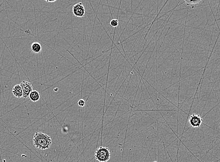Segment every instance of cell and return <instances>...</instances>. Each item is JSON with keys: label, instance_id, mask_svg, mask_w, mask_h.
<instances>
[{"label": "cell", "instance_id": "obj_1", "mask_svg": "<svg viewBox=\"0 0 220 162\" xmlns=\"http://www.w3.org/2000/svg\"><path fill=\"white\" fill-rule=\"evenodd\" d=\"M33 141L35 147L41 150L49 148L52 143L51 137L42 132L35 133Z\"/></svg>", "mask_w": 220, "mask_h": 162}, {"label": "cell", "instance_id": "obj_2", "mask_svg": "<svg viewBox=\"0 0 220 162\" xmlns=\"http://www.w3.org/2000/svg\"><path fill=\"white\" fill-rule=\"evenodd\" d=\"M111 157L110 150L107 147L101 146L97 148L95 153L96 159L99 162H107L109 161Z\"/></svg>", "mask_w": 220, "mask_h": 162}, {"label": "cell", "instance_id": "obj_3", "mask_svg": "<svg viewBox=\"0 0 220 162\" xmlns=\"http://www.w3.org/2000/svg\"><path fill=\"white\" fill-rule=\"evenodd\" d=\"M20 85L22 88L23 97L25 99L28 98L30 93L33 91V87L31 83L27 81H23Z\"/></svg>", "mask_w": 220, "mask_h": 162}, {"label": "cell", "instance_id": "obj_4", "mask_svg": "<svg viewBox=\"0 0 220 162\" xmlns=\"http://www.w3.org/2000/svg\"><path fill=\"white\" fill-rule=\"evenodd\" d=\"M72 12L74 16L82 18L85 13V9L82 3H77L73 7Z\"/></svg>", "mask_w": 220, "mask_h": 162}, {"label": "cell", "instance_id": "obj_5", "mask_svg": "<svg viewBox=\"0 0 220 162\" xmlns=\"http://www.w3.org/2000/svg\"><path fill=\"white\" fill-rule=\"evenodd\" d=\"M203 121V120L200 115L193 114L190 116L189 119V124L193 127H199Z\"/></svg>", "mask_w": 220, "mask_h": 162}, {"label": "cell", "instance_id": "obj_6", "mask_svg": "<svg viewBox=\"0 0 220 162\" xmlns=\"http://www.w3.org/2000/svg\"><path fill=\"white\" fill-rule=\"evenodd\" d=\"M12 92L14 96L16 98L19 99L23 97L22 88L21 87L20 85H15L13 88Z\"/></svg>", "mask_w": 220, "mask_h": 162}, {"label": "cell", "instance_id": "obj_7", "mask_svg": "<svg viewBox=\"0 0 220 162\" xmlns=\"http://www.w3.org/2000/svg\"><path fill=\"white\" fill-rule=\"evenodd\" d=\"M31 49L34 54H38L42 51V45L40 43L34 42L31 44Z\"/></svg>", "mask_w": 220, "mask_h": 162}, {"label": "cell", "instance_id": "obj_8", "mask_svg": "<svg viewBox=\"0 0 220 162\" xmlns=\"http://www.w3.org/2000/svg\"><path fill=\"white\" fill-rule=\"evenodd\" d=\"M29 98L30 100L33 102H37L38 100H40V95L39 92H38L37 91H32L31 93H30L29 95Z\"/></svg>", "mask_w": 220, "mask_h": 162}, {"label": "cell", "instance_id": "obj_9", "mask_svg": "<svg viewBox=\"0 0 220 162\" xmlns=\"http://www.w3.org/2000/svg\"><path fill=\"white\" fill-rule=\"evenodd\" d=\"M202 1L201 0H197V1H188V0H187V1H184V2L187 4V5L191 6L192 7V8L193 9L196 5H198Z\"/></svg>", "mask_w": 220, "mask_h": 162}, {"label": "cell", "instance_id": "obj_10", "mask_svg": "<svg viewBox=\"0 0 220 162\" xmlns=\"http://www.w3.org/2000/svg\"><path fill=\"white\" fill-rule=\"evenodd\" d=\"M110 25L113 27H116L119 25V21L116 19H113L110 22Z\"/></svg>", "mask_w": 220, "mask_h": 162}, {"label": "cell", "instance_id": "obj_11", "mask_svg": "<svg viewBox=\"0 0 220 162\" xmlns=\"http://www.w3.org/2000/svg\"><path fill=\"white\" fill-rule=\"evenodd\" d=\"M85 100L83 99H81L78 102V106L80 107H83L85 106Z\"/></svg>", "mask_w": 220, "mask_h": 162}, {"label": "cell", "instance_id": "obj_12", "mask_svg": "<svg viewBox=\"0 0 220 162\" xmlns=\"http://www.w3.org/2000/svg\"><path fill=\"white\" fill-rule=\"evenodd\" d=\"M46 1L47 2V3H53V2L56 1V0H55V1Z\"/></svg>", "mask_w": 220, "mask_h": 162}, {"label": "cell", "instance_id": "obj_13", "mask_svg": "<svg viewBox=\"0 0 220 162\" xmlns=\"http://www.w3.org/2000/svg\"><path fill=\"white\" fill-rule=\"evenodd\" d=\"M219 127H220V124H219Z\"/></svg>", "mask_w": 220, "mask_h": 162}, {"label": "cell", "instance_id": "obj_14", "mask_svg": "<svg viewBox=\"0 0 220 162\" xmlns=\"http://www.w3.org/2000/svg\"><path fill=\"white\" fill-rule=\"evenodd\" d=\"M156 162V161H155V162Z\"/></svg>", "mask_w": 220, "mask_h": 162}]
</instances>
